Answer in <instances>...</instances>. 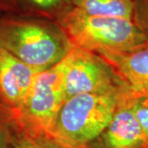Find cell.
Masks as SVG:
<instances>
[{
  "instance_id": "cell-14",
  "label": "cell",
  "mask_w": 148,
  "mask_h": 148,
  "mask_svg": "<svg viewBox=\"0 0 148 148\" xmlns=\"http://www.w3.org/2000/svg\"><path fill=\"white\" fill-rule=\"evenodd\" d=\"M134 21L148 39V0H134Z\"/></svg>"
},
{
  "instance_id": "cell-9",
  "label": "cell",
  "mask_w": 148,
  "mask_h": 148,
  "mask_svg": "<svg viewBox=\"0 0 148 148\" xmlns=\"http://www.w3.org/2000/svg\"><path fill=\"white\" fill-rule=\"evenodd\" d=\"M69 0H0V13L56 21L72 8Z\"/></svg>"
},
{
  "instance_id": "cell-4",
  "label": "cell",
  "mask_w": 148,
  "mask_h": 148,
  "mask_svg": "<svg viewBox=\"0 0 148 148\" xmlns=\"http://www.w3.org/2000/svg\"><path fill=\"white\" fill-rule=\"evenodd\" d=\"M64 58L36 75L21 109L12 117L19 135L48 137L58 111L66 101Z\"/></svg>"
},
{
  "instance_id": "cell-12",
  "label": "cell",
  "mask_w": 148,
  "mask_h": 148,
  "mask_svg": "<svg viewBox=\"0 0 148 148\" xmlns=\"http://www.w3.org/2000/svg\"><path fill=\"white\" fill-rule=\"evenodd\" d=\"M16 136V127L9 112L0 104V148H13Z\"/></svg>"
},
{
  "instance_id": "cell-7",
  "label": "cell",
  "mask_w": 148,
  "mask_h": 148,
  "mask_svg": "<svg viewBox=\"0 0 148 148\" xmlns=\"http://www.w3.org/2000/svg\"><path fill=\"white\" fill-rule=\"evenodd\" d=\"M39 72L0 48V104L11 118L21 109Z\"/></svg>"
},
{
  "instance_id": "cell-11",
  "label": "cell",
  "mask_w": 148,
  "mask_h": 148,
  "mask_svg": "<svg viewBox=\"0 0 148 148\" xmlns=\"http://www.w3.org/2000/svg\"><path fill=\"white\" fill-rule=\"evenodd\" d=\"M128 100L132 111L148 141V96L135 92L130 88Z\"/></svg>"
},
{
  "instance_id": "cell-2",
  "label": "cell",
  "mask_w": 148,
  "mask_h": 148,
  "mask_svg": "<svg viewBox=\"0 0 148 148\" xmlns=\"http://www.w3.org/2000/svg\"><path fill=\"white\" fill-rule=\"evenodd\" d=\"M56 22L73 47L97 54L128 53L148 45L133 20L91 16L73 7Z\"/></svg>"
},
{
  "instance_id": "cell-13",
  "label": "cell",
  "mask_w": 148,
  "mask_h": 148,
  "mask_svg": "<svg viewBox=\"0 0 148 148\" xmlns=\"http://www.w3.org/2000/svg\"><path fill=\"white\" fill-rule=\"evenodd\" d=\"M13 148H67L49 137L31 138L17 134Z\"/></svg>"
},
{
  "instance_id": "cell-5",
  "label": "cell",
  "mask_w": 148,
  "mask_h": 148,
  "mask_svg": "<svg viewBox=\"0 0 148 148\" xmlns=\"http://www.w3.org/2000/svg\"><path fill=\"white\" fill-rule=\"evenodd\" d=\"M64 61L66 100L80 94L109 92L127 86L97 53L73 47Z\"/></svg>"
},
{
  "instance_id": "cell-3",
  "label": "cell",
  "mask_w": 148,
  "mask_h": 148,
  "mask_svg": "<svg viewBox=\"0 0 148 148\" xmlns=\"http://www.w3.org/2000/svg\"><path fill=\"white\" fill-rule=\"evenodd\" d=\"M127 86L109 92L80 94L66 100L48 137L67 148H88L110 123Z\"/></svg>"
},
{
  "instance_id": "cell-1",
  "label": "cell",
  "mask_w": 148,
  "mask_h": 148,
  "mask_svg": "<svg viewBox=\"0 0 148 148\" xmlns=\"http://www.w3.org/2000/svg\"><path fill=\"white\" fill-rule=\"evenodd\" d=\"M57 22L32 16H0V48L43 71L63 60L73 49Z\"/></svg>"
},
{
  "instance_id": "cell-8",
  "label": "cell",
  "mask_w": 148,
  "mask_h": 148,
  "mask_svg": "<svg viewBox=\"0 0 148 148\" xmlns=\"http://www.w3.org/2000/svg\"><path fill=\"white\" fill-rule=\"evenodd\" d=\"M135 92L148 96V45L123 53L99 54Z\"/></svg>"
},
{
  "instance_id": "cell-10",
  "label": "cell",
  "mask_w": 148,
  "mask_h": 148,
  "mask_svg": "<svg viewBox=\"0 0 148 148\" xmlns=\"http://www.w3.org/2000/svg\"><path fill=\"white\" fill-rule=\"evenodd\" d=\"M73 8L91 16L126 18L134 21V0H69Z\"/></svg>"
},
{
  "instance_id": "cell-6",
  "label": "cell",
  "mask_w": 148,
  "mask_h": 148,
  "mask_svg": "<svg viewBox=\"0 0 148 148\" xmlns=\"http://www.w3.org/2000/svg\"><path fill=\"white\" fill-rule=\"evenodd\" d=\"M130 87L123 90L113 118L88 148H148V141L128 100Z\"/></svg>"
}]
</instances>
